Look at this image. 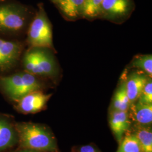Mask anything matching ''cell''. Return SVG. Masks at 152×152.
<instances>
[{
	"label": "cell",
	"instance_id": "obj_1",
	"mask_svg": "<svg viewBox=\"0 0 152 152\" xmlns=\"http://www.w3.org/2000/svg\"><path fill=\"white\" fill-rule=\"evenodd\" d=\"M36 11L16 0H0V37L22 41Z\"/></svg>",
	"mask_w": 152,
	"mask_h": 152
},
{
	"label": "cell",
	"instance_id": "obj_2",
	"mask_svg": "<svg viewBox=\"0 0 152 152\" xmlns=\"http://www.w3.org/2000/svg\"><path fill=\"white\" fill-rule=\"evenodd\" d=\"M54 51L46 48H27L22 54L20 69L48 81L56 83L60 71Z\"/></svg>",
	"mask_w": 152,
	"mask_h": 152
},
{
	"label": "cell",
	"instance_id": "obj_3",
	"mask_svg": "<svg viewBox=\"0 0 152 152\" xmlns=\"http://www.w3.org/2000/svg\"><path fill=\"white\" fill-rule=\"evenodd\" d=\"M49 81L22 69L0 76V93L7 101L13 104L30 92L44 91Z\"/></svg>",
	"mask_w": 152,
	"mask_h": 152
},
{
	"label": "cell",
	"instance_id": "obj_4",
	"mask_svg": "<svg viewBox=\"0 0 152 152\" xmlns=\"http://www.w3.org/2000/svg\"><path fill=\"white\" fill-rule=\"evenodd\" d=\"M19 148L39 152H60L56 139L46 125L29 122H15Z\"/></svg>",
	"mask_w": 152,
	"mask_h": 152
},
{
	"label": "cell",
	"instance_id": "obj_5",
	"mask_svg": "<svg viewBox=\"0 0 152 152\" xmlns=\"http://www.w3.org/2000/svg\"><path fill=\"white\" fill-rule=\"evenodd\" d=\"M38 9L30 23L24 41L26 46L46 48L54 50L53 27L42 3L38 4Z\"/></svg>",
	"mask_w": 152,
	"mask_h": 152
},
{
	"label": "cell",
	"instance_id": "obj_6",
	"mask_svg": "<svg viewBox=\"0 0 152 152\" xmlns=\"http://www.w3.org/2000/svg\"><path fill=\"white\" fill-rule=\"evenodd\" d=\"M26 47L24 41L0 37V76L20 69V59Z\"/></svg>",
	"mask_w": 152,
	"mask_h": 152
},
{
	"label": "cell",
	"instance_id": "obj_7",
	"mask_svg": "<svg viewBox=\"0 0 152 152\" xmlns=\"http://www.w3.org/2000/svg\"><path fill=\"white\" fill-rule=\"evenodd\" d=\"M134 9V0H103L99 18L121 23L130 16Z\"/></svg>",
	"mask_w": 152,
	"mask_h": 152
},
{
	"label": "cell",
	"instance_id": "obj_8",
	"mask_svg": "<svg viewBox=\"0 0 152 152\" xmlns=\"http://www.w3.org/2000/svg\"><path fill=\"white\" fill-rule=\"evenodd\" d=\"M52 95V94H46L43 90L30 92L14 104V108L21 114L37 113L46 109Z\"/></svg>",
	"mask_w": 152,
	"mask_h": 152
},
{
	"label": "cell",
	"instance_id": "obj_9",
	"mask_svg": "<svg viewBox=\"0 0 152 152\" xmlns=\"http://www.w3.org/2000/svg\"><path fill=\"white\" fill-rule=\"evenodd\" d=\"M18 144V138L14 117L0 113V152H7Z\"/></svg>",
	"mask_w": 152,
	"mask_h": 152
},
{
	"label": "cell",
	"instance_id": "obj_10",
	"mask_svg": "<svg viewBox=\"0 0 152 152\" xmlns=\"http://www.w3.org/2000/svg\"><path fill=\"white\" fill-rule=\"evenodd\" d=\"M130 105L134 103L139 98L148 80L151 78L144 72L139 70L122 75Z\"/></svg>",
	"mask_w": 152,
	"mask_h": 152
},
{
	"label": "cell",
	"instance_id": "obj_11",
	"mask_svg": "<svg viewBox=\"0 0 152 152\" xmlns=\"http://www.w3.org/2000/svg\"><path fill=\"white\" fill-rule=\"evenodd\" d=\"M108 121L110 130L119 143L132 125L129 111L109 110Z\"/></svg>",
	"mask_w": 152,
	"mask_h": 152
},
{
	"label": "cell",
	"instance_id": "obj_12",
	"mask_svg": "<svg viewBox=\"0 0 152 152\" xmlns=\"http://www.w3.org/2000/svg\"><path fill=\"white\" fill-rule=\"evenodd\" d=\"M53 3L68 20L75 21L83 18L85 0H54Z\"/></svg>",
	"mask_w": 152,
	"mask_h": 152
},
{
	"label": "cell",
	"instance_id": "obj_13",
	"mask_svg": "<svg viewBox=\"0 0 152 152\" xmlns=\"http://www.w3.org/2000/svg\"><path fill=\"white\" fill-rule=\"evenodd\" d=\"M131 122L143 126H152V104L147 105L136 102L131 104L129 110Z\"/></svg>",
	"mask_w": 152,
	"mask_h": 152
},
{
	"label": "cell",
	"instance_id": "obj_14",
	"mask_svg": "<svg viewBox=\"0 0 152 152\" xmlns=\"http://www.w3.org/2000/svg\"><path fill=\"white\" fill-rule=\"evenodd\" d=\"M129 132L136 136L141 152H152V126L131 125Z\"/></svg>",
	"mask_w": 152,
	"mask_h": 152
},
{
	"label": "cell",
	"instance_id": "obj_15",
	"mask_svg": "<svg viewBox=\"0 0 152 152\" xmlns=\"http://www.w3.org/2000/svg\"><path fill=\"white\" fill-rule=\"evenodd\" d=\"M130 106V102L126 92L125 80L122 78L114 92L109 110L128 112Z\"/></svg>",
	"mask_w": 152,
	"mask_h": 152
},
{
	"label": "cell",
	"instance_id": "obj_16",
	"mask_svg": "<svg viewBox=\"0 0 152 152\" xmlns=\"http://www.w3.org/2000/svg\"><path fill=\"white\" fill-rule=\"evenodd\" d=\"M129 68L141 71L152 78V56L151 54L138 55L131 62Z\"/></svg>",
	"mask_w": 152,
	"mask_h": 152
},
{
	"label": "cell",
	"instance_id": "obj_17",
	"mask_svg": "<svg viewBox=\"0 0 152 152\" xmlns=\"http://www.w3.org/2000/svg\"><path fill=\"white\" fill-rule=\"evenodd\" d=\"M116 152H141L139 142L136 136L128 131L119 142Z\"/></svg>",
	"mask_w": 152,
	"mask_h": 152
},
{
	"label": "cell",
	"instance_id": "obj_18",
	"mask_svg": "<svg viewBox=\"0 0 152 152\" xmlns=\"http://www.w3.org/2000/svg\"><path fill=\"white\" fill-rule=\"evenodd\" d=\"M103 0H85L83 18L90 20L98 19Z\"/></svg>",
	"mask_w": 152,
	"mask_h": 152
},
{
	"label": "cell",
	"instance_id": "obj_19",
	"mask_svg": "<svg viewBox=\"0 0 152 152\" xmlns=\"http://www.w3.org/2000/svg\"><path fill=\"white\" fill-rule=\"evenodd\" d=\"M137 102L143 104H152V78H149Z\"/></svg>",
	"mask_w": 152,
	"mask_h": 152
},
{
	"label": "cell",
	"instance_id": "obj_20",
	"mask_svg": "<svg viewBox=\"0 0 152 152\" xmlns=\"http://www.w3.org/2000/svg\"><path fill=\"white\" fill-rule=\"evenodd\" d=\"M72 152H102L94 144L78 145L73 147Z\"/></svg>",
	"mask_w": 152,
	"mask_h": 152
},
{
	"label": "cell",
	"instance_id": "obj_21",
	"mask_svg": "<svg viewBox=\"0 0 152 152\" xmlns=\"http://www.w3.org/2000/svg\"><path fill=\"white\" fill-rule=\"evenodd\" d=\"M39 152L36 151H34L32 149H26V148H18V149H16L15 150L12 151L11 152Z\"/></svg>",
	"mask_w": 152,
	"mask_h": 152
},
{
	"label": "cell",
	"instance_id": "obj_22",
	"mask_svg": "<svg viewBox=\"0 0 152 152\" xmlns=\"http://www.w3.org/2000/svg\"><path fill=\"white\" fill-rule=\"evenodd\" d=\"M50 1L51 2H53L54 1V0H50Z\"/></svg>",
	"mask_w": 152,
	"mask_h": 152
}]
</instances>
